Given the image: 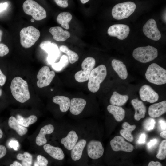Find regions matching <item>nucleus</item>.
I'll return each mask as SVG.
<instances>
[{
  "label": "nucleus",
  "instance_id": "4be33fe9",
  "mask_svg": "<svg viewBox=\"0 0 166 166\" xmlns=\"http://www.w3.org/2000/svg\"><path fill=\"white\" fill-rule=\"evenodd\" d=\"M44 150L50 156L58 160H62L65 157L62 150L60 148L53 146L49 144L43 146Z\"/></svg>",
  "mask_w": 166,
  "mask_h": 166
},
{
  "label": "nucleus",
  "instance_id": "6e6d98bb",
  "mask_svg": "<svg viewBox=\"0 0 166 166\" xmlns=\"http://www.w3.org/2000/svg\"><path fill=\"white\" fill-rule=\"evenodd\" d=\"M2 90L0 89V97L2 95Z\"/></svg>",
  "mask_w": 166,
  "mask_h": 166
},
{
  "label": "nucleus",
  "instance_id": "de8ad7c7",
  "mask_svg": "<svg viewBox=\"0 0 166 166\" xmlns=\"http://www.w3.org/2000/svg\"><path fill=\"white\" fill-rule=\"evenodd\" d=\"M148 166H162V165L160 162L158 161H151L149 163Z\"/></svg>",
  "mask_w": 166,
  "mask_h": 166
},
{
  "label": "nucleus",
  "instance_id": "7ed1b4c3",
  "mask_svg": "<svg viewBox=\"0 0 166 166\" xmlns=\"http://www.w3.org/2000/svg\"><path fill=\"white\" fill-rule=\"evenodd\" d=\"M147 80L150 82L157 85L166 83V70L156 63L151 64L145 74Z\"/></svg>",
  "mask_w": 166,
  "mask_h": 166
},
{
  "label": "nucleus",
  "instance_id": "cd10ccee",
  "mask_svg": "<svg viewBox=\"0 0 166 166\" xmlns=\"http://www.w3.org/2000/svg\"><path fill=\"white\" fill-rule=\"evenodd\" d=\"M128 98L127 95H122L116 91H114L111 97L110 102L112 105L121 106L126 102Z\"/></svg>",
  "mask_w": 166,
  "mask_h": 166
},
{
  "label": "nucleus",
  "instance_id": "9b49d317",
  "mask_svg": "<svg viewBox=\"0 0 166 166\" xmlns=\"http://www.w3.org/2000/svg\"><path fill=\"white\" fill-rule=\"evenodd\" d=\"M143 31L147 37L154 41H158L161 38V34L153 19H150L147 22L143 27Z\"/></svg>",
  "mask_w": 166,
  "mask_h": 166
},
{
  "label": "nucleus",
  "instance_id": "a211bd4d",
  "mask_svg": "<svg viewBox=\"0 0 166 166\" xmlns=\"http://www.w3.org/2000/svg\"><path fill=\"white\" fill-rule=\"evenodd\" d=\"M49 31L53 36V39L58 42L65 41L70 36L69 31L64 30L62 28L58 26L51 27Z\"/></svg>",
  "mask_w": 166,
  "mask_h": 166
},
{
  "label": "nucleus",
  "instance_id": "2eb2a0df",
  "mask_svg": "<svg viewBox=\"0 0 166 166\" xmlns=\"http://www.w3.org/2000/svg\"><path fill=\"white\" fill-rule=\"evenodd\" d=\"M139 94L142 100L150 103L157 101L159 98L158 93L151 87L147 85L141 86L140 89Z\"/></svg>",
  "mask_w": 166,
  "mask_h": 166
},
{
  "label": "nucleus",
  "instance_id": "a19ab883",
  "mask_svg": "<svg viewBox=\"0 0 166 166\" xmlns=\"http://www.w3.org/2000/svg\"><path fill=\"white\" fill-rule=\"evenodd\" d=\"M9 146L15 150H17L19 147V144L18 142L16 140L11 141L9 144Z\"/></svg>",
  "mask_w": 166,
  "mask_h": 166
},
{
  "label": "nucleus",
  "instance_id": "c756f323",
  "mask_svg": "<svg viewBox=\"0 0 166 166\" xmlns=\"http://www.w3.org/2000/svg\"><path fill=\"white\" fill-rule=\"evenodd\" d=\"M72 18V16L70 13L64 12L58 14L57 18V21L58 23L61 24L62 27L68 29L69 28V23Z\"/></svg>",
  "mask_w": 166,
  "mask_h": 166
},
{
  "label": "nucleus",
  "instance_id": "ddd939ff",
  "mask_svg": "<svg viewBox=\"0 0 166 166\" xmlns=\"http://www.w3.org/2000/svg\"><path fill=\"white\" fill-rule=\"evenodd\" d=\"M104 149L101 142L99 141L92 140L87 145V152L89 156L92 159H98L102 156Z\"/></svg>",
  "mask_w": 166,
  "mask_h": 166
},
{
  "label": "nucleus",
  "instance_id": "dca6fc26",
  "mask_svg": "<svg viewBox=\"0 0 166 166\" xmlns=\"http://www.w3.org/2000/svg\"><path fill=\"white\" fill-rule=\"evenodd\" d=\"M166 112V101H164L151 105L148 108V113L151 117H157Z\"/></svg>",
  "mask_w": 166,
  "mask_h": 166
},
{
  "label": "nucleus",
  "instance_id": "b1692460",
  "mask_svg": "<svg viewBox=\"0 0 166 166\" xmlns=\"http://www.w3.org/2000/svg\"><path fill=\"white\" fill-rule=\"evenodd\" d=\"M86 143L85 140L81 139L73 147L71 152V157L73 161L78 160L81 158Z\"/></svg>",
  "mask_w": 166,
  "mask_h": 166
},
{
  "label": "nucleus",
  "instance_id": "aec40b11",
  "mask_svg": "<svg viewBox=\"0 0 166 166\" xmlns=\"http://www.w3.org/2000/svg\"><path fill=\"white\" fill-rule=\"evenodd\" d=\"M131 103L135 110V119L139 121L144 118L145 115L146 108L144 103L137 99H134L131 101Z\"/></svg>",
  "mask_w": 166,
  "mask_h": 166
},
{
  "label": "nucleus",
  "instance_id": "2f4dec72",
  "mask_svg": "<svg viewBox=\"0 0 166 166\" xmlns=\"http://www.w3.org/2000/svg\"><path fill=\"white\" fill-rule=\"evenodd\" d=\"M69 61L68 57L65 55H63L61 57L59 62L52 64V67L55 71H60L67 66Z\"/></svg>",
  "mask_w": 166,
  "mask_h": 166
},
{
  "label": "nucleus",
  "instance_id": "7c9ffc66",
  "mask_svg": "<svg viewBox=\"0 0 166 166\" xmlns=\"http://www.w3.org/2000/svg\"><path fill=\"white\" fill-rule=\"evenodd\" d=\"M16 119L19 124L25 127H28L30 125L37 121V117L35 115H31L27 118H25L19 115H17Z\"/></svg>",
  "mask_w": 166,
  "mask_h": 166
},
{
  "label": "nucleus",
  "instance_id": "4c0bfd02",
  "mask_svg": "<svg viewBox=\"0 0 166 166\" xmlns=\"http://www.w3.org/2000/svg\"><path fill=\"white\" fill-rule=\"evenodd\" d=\"M9 52L8 47L3 43H0V57H3L7 55Z\"/></svg>",
  "mask_w": 166,
  "mask_h": 166
},
{
  "label": "nucleus",
  "instance_id": "c9c22d12",
  "mask_svg": "<svg viewBox=\"0 0 166 166\" xmlns=\"http://www.w3.org/2000/svg\"><path fill=\"white\" fill-rule=\"evenodd\" d=\"M156 124L155 119L152 118L146 119L144 122L143 126L147 131H150L154 128Z\"/></svg>",
  "mask_w": 166,
  "mask_h": 166
},
{
  "label": "nucleus",
  "instance_id": "3c124183",
  "mask_svg": "<svg viewBox=\"0 0 166 166\" xmlns=\"http://www.w3.org/2000/svg\"><path fill=\"white\" fill-rule=\"evenodd\" d=\"M80 1L82 3L85 4L88 2L89 1V0H81Z\"/></svg>",
  "mask_w": 166,
  "mask_h": 166
},
{
  "label": "nucleus",
  "instance_id": "20e7f679",
  "mask_svg": "<svg viewBox=\"0 0 166 166\" xmlns=\"http://www.w3.org/2000/svg\"><path fill=\"white\" fill-rule=\"evenodd\" d=\"M40 34L39 31L32 26L23 28L20 31V43L24 48L32 46L38 39Z\"/></svg>",
  "mask_w": 166,
  "mask_h": 166
},
{
  "label": "nucleus",
  "instance_id": "864d4df0",
  "mask_svg": "<svg viewBox=\"0 0 166 166\" xmlns=\"http://www.w3.org/2000/svg\"><path fill=\"white\" fill-rule=\"evenodd\" d=\"M2 34V30H0V42L1 40V37Z\"/></svg>",
  "mask_w": 166,
  "mask_h": 166
},
{
  "label": "nucleus",
  "instance_id": "ea45409f",
  "mask_svg": "<svg viewBox=\"0 0 166 166\" xmlns=\"http://www.w3.org/2000/svg\"><path fill=\"white\" fill-rule=\"evenodd\" d=\"M6 79V76L3 74L0 69V85L2 86L5 84Z\"/></svg>",
  "mask_w": 166,
  "mask_h": 166
},
{
  "label": "nucleus",
  "instance_id": "79ce46f5",
  "mask_svg": "<svg viewBox=\"0 0 166 166\" xmlns=\"http://www.w3.org/2000/svg\"><path fill=\"white\" fill-rule=\"evenodd\" d=\"M6 149L5 147L0 145V159L3 157L6 153Z\"/></svg>",
  "mask_w": 166,
  "mask_h": 166
},
{
  "label": "nucleus",
  "instance_id": "f3484780",
  "mask_svg": "<svg viewBox=\"0 0 166 166\" xmlns=\"http://www.w3.org/2000/svg\"><path fill=\"white\" fill-rule=\"evenodd\" d=\"M54 130L53 126L51 124L46 125L42 128L36 137L35 142L36 144L39 146L46 144L47 140L45 136V135L52 133Z\"/></svg>",
  "mask_w": 166,
  "mask_h": 166
},
{
  "label": "nucleus",
  "instance_id": "39448f33",
  "mask_svg": "<svg viewBox=\"0 0 166 166\" xmlns=\"http://www.w3.org/2000/svg\"><path fill=\"white\" fill-rule=\"evenodd\" d=\"M132 56L138 61L145 63L156 58L158 56V51L156 48L150 45L140 47L133 50Z\"/></svg>",
  "mask_w": 166,
  "mask_h": 166
},
{
  "label": "nucleus",
  "instance_id": "393cba45",
  "mask_svg": "<svg viewBox=\"0 0 166 166\" xmlns=\"http://www.w3.org/2000/svg\"><path fill=\"white\" fill-rule=\"evenodd\" d=\"M70 101L69 97L63 96H56L53 98V102L59 105L60 110L62 112H66L68 110Z\"/></svg>",
  "mask_w": 166,
  "mask_h": 166
},
{
  "label": "nucleus",
  "instance_id": "e433bc0d",
  "mask_svg": "<svg viewBox=\"0 0 166 166\" xmlns=\"http://www.w3.org/2000/svg\"><path fill=\"white\" fill-rule=\"evenodd\" d=\"M37 162L39 166H47L48 161L44 156L40 155L37 156Z\"/></svg>",
  "mask_w": 166,
  "mask_h": 166
},
{
  "label": "nucleus",
  "instance_id": "4468645a",
  "mask_svg": "<svg viewBox=\"0 0 166 166\" xmlns=\"http://www.w3.org/2000/svg\"><path fill=\"white\" fill-rule=\"evenodd\" d=\"M110 144L113 150L115 151H122L127 152L132 151L133 146L125 141L124 139L120 136H115L110 141Z\"/></svg>",
  "mask_w": 166,
  "mask_h": 166
},
{
  "label": "nucleus",
  "instance_id": "f8f14e48",
  "mask_svg": "<svg viewBox=\"0 0 166 166\" xmlns=\"http://www.w3.org/2000/svg\"><path fill=\"white\" fill-rule=\"evenodd\" d=\"M130 32L129 27L125 24H116L111 26L108 29V34L113 37H116L118 39L122 40L128 36Z\"/></svg>",
  "mask_w": 166,
  "mask_h": 166
},
{
  "label": "nucleus",
  "instance_id": "09e8293b",
  "mask_svg": "<svg viewBox=\"0 0 166 166\" xmlns=\"http://www.w3.org/2000/svg\"><path fill=\"white\" fill-rule=\"evenodd\" d=\"M10 166H23L20 163L15 161L13 162V164L10 165Z\"/></svg>",
  "mask_w": 166,
  "mask_h": 166
},
{
  "label": "nucleus",
  "instance_id": "6ab92c4d",
  "mask_svg": "<svg viewBox=\"0 0 166 166\" xmlns=\"http://www.w3.org/2000/svg\"><path fill=\"white\" fill-rule=\"evenodd\" d=\"M86 104V101L84 99L73 98L70 101V111L73 114L78 115L82 111Z\"/></svg>",
  "mask_w": 166,
  "mask_h": 166
},
{
  "label": "nucleus",
  "instance_id": "603ef678",
  "mask_svg": "<svg viewBox=\"0 0 166 166\" xmlns=\"http://www.w3.org/2000/svg\"><path fill=\"white\" fill-rule=\"evenodd\" d=\"M3 136V132L1 129H0V139Z\"/></svg>",
  "mask_w": 166,
  "mask_h": 166
},
{
  "label": "nucleus",
  "instance_id": "423d86ee",
  "mask_svg": "<svg viewBox=\"0 0 166 166\" xmlns=\"http://www.w3.org/2000/svg\"><path fill=\"white\" fill-rule=\"evenodd\" d=\"M22 7L25 13L31 16L35 20H41L46 17L45 9L34 1L26 0L23 4Z\"/></svg>",
  "mask_w": 166,
  "mask_h": 166
},
{
  "label": "nucleus",
  "instance_id": "f03ea898",
  "mask_svg": "<svg viewBox=\"0 0 166 166\" xmlns=\"http://www.w3.org/2000/svg\"><path fill=\"white\" fill-rule=\"evenodd\" d=\"M106 75V68L104 65H101L93 69L88 79V87L89 90L93 93L97 91L100 84L104 81Z\"/></svg>",
  "mask_w": 166,
  "mask_h": 166
},
{
  "label": "nucleus",
  "instance_id": "473e14b6",
  "mask_svg": "<svg viewBox=\"0 0 166 166\" xmlns=\"http://www.w3.org/2000/svg\"><path fill=\"white\" fill-rule=\"evenodd\" d=\"M60 49L68 55L70 63L73 64L78 60L79 57L78 54L73 51L70 50L66 46L61 45L60 47Z\"/></svg>",
  "mask_w": 166,
  "mask_h": 166
},
{
  "label": "nucleus",
  "instance_id": "c85d7f7f",
  "mask_svg": "<svg viewBox=\"0 0 166 166\" xmlns=\"http://www.w3.org/2000/svg\"><path fill=\"white\" fill-rule=\"evenodd\" d=\"M122 127L123 129L120 131L121 135L129 141H132L133 137L131 133L136 128L135 125H130L128 123L124 122Z\"/></svg>",
  "mask_w": 166,
  "mask_h": 166
},
{
  "label": "nucleus",
  "instance_id": "0eeeda50",
  "mask_svg": "<svg viewBox=\"0 0 166 166\" xmlns=\"http://www.w3.org/2000/svg\"><path fill=\"white\" fill-rule=\"evenodd\" d=\"M136 4L132 2H126L117 4L113 8L112 14L113 17L117 20L127 18L135 11Z\"/></svg>",
  "mask_w": 166,
  "mask_h": 166
},
{
  "label": "nucleus",
  "instance_id": "8fccbe9b",
  "mask_svg": "<svg viewBox=\"0 0 166 166\" xmlns=\"http://www.w3.org/2000/svg\"><path fill=\"white\" fill-rule=\"evenodd\" d=\"M166 130L163 131V132H161L160 133V136L161 137L164 138L166 139Z\"/></svg>",
  "mask_w": 166,
  "mask_h": 166
},
{
  "label": "nucleus",
  "instance_id": "f257e3e1",
  "mask_svg": "<svg viewBox=\"0 0 166 166\" xmlns=\"http://www.w3.org/2000/svg\"><path fill=\"white\" fill-rule=\"evenodd\" d=\"M10 88L13 97L18 101L23 103L30 99L28 84L21 77H17L13 79Z\"/></svg>",
  "mask_w": 166,
  "mask_h": 166
},
{
  "label": "nucleus",
  "instance_id": "f704fd0d",
  "mask_svg": "<svg viewBox=\"0 0 166 166\" xmlns=\"http://www.w3.org/2000/svg\"><path fill=\"white\" fill-rule=\"evenodd\" d=\"M157 158L160 160H163L166 157V140H164L160 143L159 148V152L156 155Z\"/></svg>",
  "mask_w": 166,
  "mask_h": 166
},
{
  "label": "nucleus",
  "instance_id": "a18cd8bd",
  "mask_svg": "<svg viewBox=\"0 0 166 166\" xmlns=\"http://www.w3.org/2000/svg\"><path fill=\"white\" fill-rule=\"evenodd\" d=\"M157 142V140L154 139L151 140L147 144V146L148 148H151L152 146L156 144Z\"/></svg>",
  "mask_w": 166,
  "mask_h": 166
},
{
  "label": "nucleus",
  "instance_id": "a878e982",
  "mask_svg": "<svg viewBox=\"0 0 166 166\" xmlns=\"http://www.w3.org/2000/svg\"><path fill=\"white\" fill-rule=\"evenodd\" d=\"M108 111L112 114L115 119L118 121H122L125 116L124 110L118 106L110 105L107 107Z\"/></svg>",
  "mask_w": 166,
  "mask_h": 166
},
{
  "label": "nucleus",
  "instance_id": "bb28decb",
  "mask_svg": "<svg viewBox=\"0 0 166 166\" xmlns=\"http://www.w3.org/2000/svg\"><path fill=\"white\" fill-rule=\"evenodd\" d=\"M8 124L10 128L15 130L21 136H22L27 132V129L19 124L16 119L14 117L11 116L10 117L8 120Z\"/></svg>",
  "mask_w": 166,
  "mask_h": 166
},
{
  "label": "nucleus",
  "instance_id": "58836bf2",
  "mask_svg": "<svg viewBox=\"0 0 166 166\" xmlns=\"http://www.w3.org/2000/svg\"><path fill=\"white\" fill-rule=\"evenodd\" d=\"M54 1L58 6L62 8H66L68 6L67 0H55Z\"/></svg>",
  "mask_w": 166,
  "mask_h": 166
},
{
  "label": "nucleus",
  "instance_id": "412c9836",
  "mask_svg": "<svg viewBox=\"0 0 166 166\" xmlns=\"http://www.w3.org/2000/svg\"><path fill=\"white\" fill-rule=\"evenodd\" d=\"M78 139V136L76 132L71 130L65 137L61 139V142L66 149L71 150L77 143Z\"/></svg>",
  "mask_w": 166,
  "mask_h": 166
},
{
  "label": "nucleus",
  "instance_id": "1a4fd4ad",
  "mask_svg": "<svg viewBox=\"0 0 166 166\" xmlns=\"http://www.w3.org/2000/svg\"><path fill=\"white\" fill-rule=\"evenodd\" d=\"M40 47L48 54L47 59L49 63L52 65L54 63L60 55V51L57 45L47 40L41 42Z\"/></svg>",
  "mask_w": 166,
  "mask_h": 166
},
{
  "label": "nucleus",
  "instance_id": "c03bdc74",
  "mask_svg": "<svg viewBox=\"0 0 166 166\" xmlns=\"http://www.w3.org/2000/svg\"><path fill=\"white\" fill-rule=\"evenodd\" d=\"M146 135L144 133H142L140 136L138 140V143L139 144L144 143L145 141Z\"/></svg>",
  "mask_w": 166,
  "mask_h": 166
},
{
  "label": "nucleus",
  "instance_id": "72a5a7b5",
  "mask_svg": "<svg viewBox=\"0 0 166 166\" xmlns=\"http://www.w3.org/2000/svg\"><path fill=\"white\" fill-rule=\"evenodd\" d=\"M17 158L22 161L23 166H31L32 163V156L30 153L27 152L23 154L19 153L16 156Z\"/></svg>",
  "mask_w": 166,
  "mask_h": 166
},
{
  "label": "nucleus",
  "instance_id": "37998d69",
  "mask_svg": "<svg viewBox=\"0 0 166 166\" xmlns=\"http://www.w3.org/2000/svg\"><path fill=\"white\" fill-rule=\"evenodd\" d=\"M159 123L161 129L164 131L166 130V121L163 119H160L159 121Z\"/></svg>",
  "mask_w": 166,
  "mask_h": 166
},
{
  "label": "nucleus",
  "instance_id": "4d7b16f0",
  "mask_svg": "<svg viewBox=\"0 0 166 166\" xmlns=\"http://www.w3.org/2000/svg\"><path fill=\"white\" fill-rule=\"evenodd\" d=\"M34 20H34V19H33V18H32V19H31L30 21H31V22H34Z\"/></svg>",
  "mask_w": 166,
  "mask_h": 166
},
{
  "label": "nucleus",
  "instance_id": "13d9d810",
  "mask_svg": "<svg viewBox=\"0 0 166 166\" xmlns=\"http://www.w3.org/2000/svg\"><path fill=\"white\" fill-rule=\"evenodd\" d=\"M53 90V89H51V90L52 91Z\"/></svg>",
  "mask_w": 166,
  "mask_h": 166
},
{
  "label": "nucleus",
  "instance_id": "5701e85b",
  "mask_svg": "<svg viewBox=\"0 0 166 166\" xmlns=\"http://www.w3.org/2000/svg\"><path fill=\"white\" fill-rule=\"evenodd\" d=\"M112 66L119 77L122 79L125 80L128 77V72L125 65L121 61L113 59L112 61Z\"/></svg>",
  "mask_w": 166,
  "mask_h": 166
},
{
  "label": "nucleus",
  "instance_id": "6e6552de",
  "mask_svg": "<svg viewBox=\"0 0 166 166\" xmlns=\"http://www.w3.org/2000/svg\"><path fill=\"white\" fill-rule=\"evenodd\" d=\"M95 62L93 57H88L85 58L81 64L82 70L77 72L75 75L76 80L79 82L87 81L95 65Z\"/></svg>",
  "mask_w": 166,
  "mask_h": 166
},
{
  "label": "nucleus",
  "instance_id": "9d476101",
  "mask_svg": "<svg viewBox=\"0 0 166 166\" xmlns=\"http://www.w3.org/2000/svg\"><path fill=\"white\" fill-rule=\"evenodd\" d=\"M55 76L53 71H50L47 66H44L39 70L37 77V86L40 88L47 86L51 83Z\"/></svg>",
  "mask_w": 166,
  "mask_h": 166
},
{
  "label": "nucleus",
  "instance_id": "5fc2aeb1",
  "mask_svg": "<svg viewBox=\"0 0 166 166\" xmlns=\"http://www.w3.org/2000/svg\"><path fill=\"white\" fill-rule=\"evenodd\" d=\"M34 166H39L37 161L35 162L34 164Z\"/></svg>",
  "mask_w": 166,
  "mask_h": 166
},
{
  "label": "nucleus",
  "instance_id": "49530a36",
  "mask_svg": "<svg viewBox=\"0 0 166 166\" xmlns=\"http://www.w3.org/2000/svg\"><path fill=\"white\" fill-rule=\"evenodd\" d=\"M8 4L7 2H6L3 3H0V13L5 10L8 6Z\"/></svg>",
  "mask_w": 166,
  "mask_h": 166
}]
</instances>
